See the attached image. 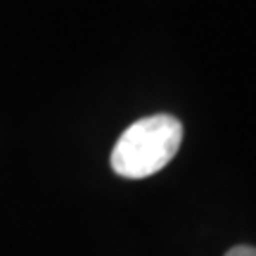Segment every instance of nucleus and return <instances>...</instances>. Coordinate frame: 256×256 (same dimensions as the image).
Wrapping results in <instances>:
<instances>
[{"instance_id":"f257e3e1","label":"nucleus","mask_w":256,"mask_h":256,"mask_svg":"<svg viewBox=\"0 0 256 256\" xmlns=\"http://www.w3.org/2000/svg\"><path fill=\"white\" fill-rule=\"evenodd\" d=\"M183 126L171 114L138 119L121 133L112 152V168L121 178L140 180L162 171L180 150Z\"/></svg>"},{"instance_id":"f03ea898","label":"nucleus","mask_w":256,"mask_h":256,"mask_svg":"<svg viewBox=\"0 0 256 256\" xmlns=\"http://www.w3.org/2000/svg\"><path fill=\"white\" fill-rule=\"evenodd\" d=\"M226 256H256L254 247H247V244H240V247H232Z\"/></svg>"}]
</instances>
